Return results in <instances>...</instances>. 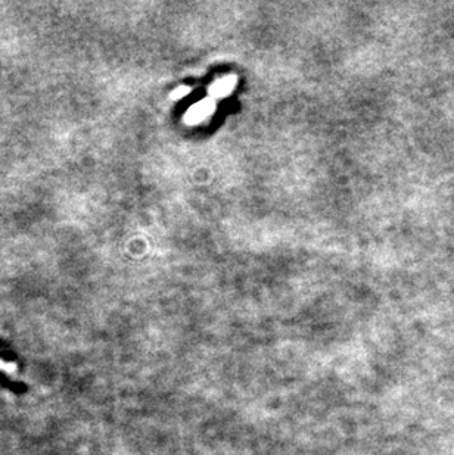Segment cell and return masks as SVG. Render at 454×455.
Returning <instances> with one entry per match:
<instances>
[{"label": "cell", "mask_w": 454, "mask_h": 455, "mask_svg": "<svg viewBox=\"0 0 454 455\" xmlns=\"http://www.w3.org/2000/svg\"><path fill=\"white\" fill-rule=\"evenodd\" d=\"M215 111V102L213 98H206L199 100L198 103H195V105L186 112L184 115V121L193 126V124H199L204 120L208 118L211 113Z\"/></svg>", "instance_id": "1"}, {"label": "cell", "mask_w": 454, "mask_h": 455, "mask_svg": "<svg viewBox=\"0 0 454 455\" xmlns=\"http://www.w3.org/2000/svg\"><path fill=\"white\" fill-rule=\"evenodd\" d=\"M236 86V77L233 76H227L220 80L214 81L210 86V95L211 98H226L227 95H230L232 90Z\"/></svg>", "instance_id": "2"}, {"label": "cell", "mask_w": 454, "mask_h": 455, "mask_svg": "<svg viewBox=\"0 0 454 455\" xmlns=\"http://www.w3.org/2000/svg\"><path fill=\"white\" fill-rule=\"evenodd\" d=\"M189 91H191V89H189L188 86H180V87H177V89H175V90L171 93V99H174V100L182 99V98H184L186 95H188Z\"/></svg>", "instance_id": "3"}]
</instances>
